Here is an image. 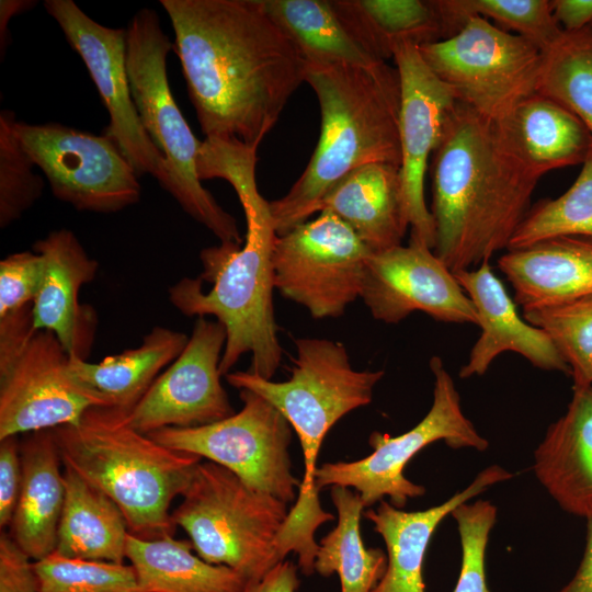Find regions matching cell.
<instances>
[{"label": "cell", "mask_w": 592, "mask_h": 592, "mask_svg": "<svg viewBox=\"0 0 592 592\" xmlns=\"http://www.w3.org/2000/svg\"><path fill=\"white\" fill-rule=\"evenodd\" d=\"M205 138L259 147L306 61L262 0H160Z\"/></svg>", "instance_id": "1"}, {"label": "cell", "mask_w": 592, "mask_h": 592, "mask_svg": "<svg viewBox=\"0 0 592 592\" xmlns=\"http://www.w3.org/2000/svg\"><path fill=\"white\" fill-rule=\"evenodd\" d=\"M433 252L452 272L509 244L540 179L502 124L456 102L431 157Z\"/></svg>", "instance_id": "2"}, {"label": "cell", "mask_w": 592, "mask_h": 592, "mask_svg": "<svg viewBox=\"0 0 592 592\" xmlns=\"http://www.w3.org/2000/svg\"><path fill=\"white\" fill-rule=\"evenodd\" d=\"M257 160L253 155L239 153L220 169V179L232 186L244 213L243 243L220 242L203 249V272L172 285L169 300L185 316H214L223 325L221 376L249 353L252 361L248 371L271 379L283 351L273 308L272 254L277 235L269 202L258 191Z\"/></svg>", "instance_id": "3"}, {"label": "cell", "mask_w": 592, "mask_h": 592, "mask_svg": "<svg viewBox=\"0 0 592 592\" xmlns=\"http://www.w3.org/2000/svg\"><path fill=\"white\" fill-rule=\"evenodd\" d=\"M305 82L318 99L320 134L297 181L269 202L277 236L318 213L326 193L354 169L375 162L401 166L396 67L306 64Z\"/></svg>", "instance_id": "4"}, {"label": "cell", "mask_w": 592, "mask_h": 592, "mask_svg": "<svg viewBox=\"0 0 592 592\" xmlns=\"http://www.w3.org/2000/svg\"><path fill=\"white\" fill-rule=\"evenodd\" d=\"M291 377L273 382L250 371L229 372L225 378L237 389L251 390L272 403L295 430L304 457V478L295 505L289 509L278 533L281 555L294 553L300 565L314 562L318 543L316 530L333 521L325 511L316 487L317 458L330 429L345 414L372 401L384 371H356L341 342L318 338L294 341Z\"/></svg>", "instance_id": "5"}, {"label": "cell", "mask_w": 592, "mask_h": 592, "mask_svg": "<svg viewBox=\"0 0 592 592\" xmlns=\"http://www.w3.org/2000/svg\"><path fill=\"white\" fill-rule=\"evenodd\" d=\"M52 430L64 466L118 505L129 534L173 536L171 503L190 486L201 457L160 444L111 408H91L77 424Z\"/></svg>", "instance_id": "6"}, {"label": "cell", "mask_w": 592, "mask_h": 592, "mask_svg": "<svg viewBox=\"0 0 592 592\" xmlns=\"http://www.w3.org/2000/svg\"><path fill=\"white\" fill-rule=\"evenodd\" d=\"M173 44L157 12L144 8L126 29V68L134 104L144 129L164 157L168 186L180 206L221 243L242 244L237 220L202 185L196 159L202 145L178 107L167 75Z\"/></svg>", "instance_id": "7"}, {"label": "cell", "mask_w": 592, "mask_h": 592, "mask_svg": "<svg viewBox=\"0 0 592 592\" xmlns=\"http://www.w3.org/2000/svg\"><path fill=\"white\" fill-rule=\"evenodd\" d=\"M182 498L172 511L173 522L205 561L229 567L249 581L283 561L276 539L289 511L286 502L249 488L209 460L198 464Z\"/></svg>", "instance_id": "8"}, {"label": "cell", "mask_w": 592, "mask_h": 592, "mask_svg": "<svg viewBox=\"0 0 592 592\" xmlns=\"http://www.w3.org/2000/svg\"><path fill=\"white\" fill-rule=\"evenodd\" d=\"M56 335L33 326L32 305L0 317V440L77 424L101 401L68 369Z\"/></svg>", "instance_id": "9"}, {"label": "cell", "mask_w": 592, "mask_h": 592, "mask_svg": "<svg viewBox=\"0 0 592 592\" xmlns=\"http://www.w3.org/2000/svg\"><path fill=\"white\" fill-rule=\"evenodd\" d=\"M419 52L458 102L492 122H506L536 92L540 48L485 18L470 16L458 32Z\"/></svg>", "instance_id": "10"}, {"label": "cell", "mask_w": 592, "mask_h": 592, "mask_svg": "<svg viewBox=\"0 0 592 592\" xmlns=\"http://www.w3.org/2000/svg\"><path fill=\"white\" fill-rule=\"evenodd\" d=\"M434 376L433 402L425 417L412 429L398 436L373 432L369 445L373 452L355 462L325 463L317 469L318 491L326 487L342 486L360 493L365 508L388 497L401 509L407 501L421 497L425 488L405 477L409 460L421 449L436 441L451 448H474L482 452L488 441L464 414L455 383L440 356L430 360Z\"/></svg>", "instance_id": "11"}, {"label": "cell", "mask_w": 592, "mask_h": 592, "mask_svg": "<svg viewBox=\"0 0 592 592\" xmlns=\"http://www.w3.org/2000/svg\"><path fill=\"white\" fill-rule=\"evenodd\" d=\"M240 411L194 428H164L148 435L160 444L206 458L234 473L249 488L286 503L300 481L292 473V426L260 395L240 389Z\"/></svg>", "instance_id": "12"}, {"label": "cell", "mask_w": 592, "mask_h": 592, "mask_svg": "<svg viewBox=\"0 0 592 592\" xmlns=\"http://www.w3.org/2000/svg\"><path fill=\"white\" fill-rule=\"evenodd\" d=\"M372 252L335 215L321 212L275 239L274 287L316 318H337L361 297Z\"/></svg>", "instance_id": "13"}, {"label": "cell", "mask_w": 592, "mask_h": 592, "mask_svg": "<svg viewBox=\"0 0 592 592\" xmlns=\"http://www.w3.org/2000/svg\"><path fill=\"white\" fill-rule=\"evenodd\" d=\"M15 130L56 198L95 213H115L139 201L138 175L105 134L22 121Z\"/></svg>", "instance_id": "14"}, {"label": "cell", "mask_w": 592, "mask_h": 592, "mask_svg": "<svg viewBox=\"0 0 592 592\" xmlns=\"http://www.w3.org/2000/svg\"><path fill=\"white\" fill-rule=\"evenodd\" d=\"M44 7L81 57L98 89L110 116L105 135L138 177L150 174L166 190L169 180L164 157L144 129L130 93L126 30L101 25L71 0H46Z\"/></svg>", "instance_id": "15"}, {"label": "cell", "mask_w": 592, "mask_h": 592, "mask_svg": "<svg viewBox=\"0 0 592 592\" xmlns=\"http://www.w3.org/2000/svg\"><path fill=\"white\" fill-rule=\"evenodd\" d=\"M226 331L220 322L197 317L180 355L126 414L135 430L149 434L164 428H194L235 413L220 383Z\"/></svg>", "instance_id": "16"}, {"label": "cell", "mask_w": 592, "mask_h": 592, "mask_svg": "<svg viewBox=\"0 0 592 592\" xmlns=\"http://www.w3.org/2000/svg\"><path fill=\"white\" fill-rule=\"evenodd\" d=\"M399 75L400 174L410 239L434 248V223L424 196L429 160L457 100L449 86L428 66L419 46L399 42L392 48Z\"/></svg>", "instance_id": "17"}, {"label": "cell", "mask_w": 592, "mask_h": 592, "mask_svg": "<svg viewBox=\"0 0 592 592\" xmlns=\"http://www.w3.org/2000/svg\"><path fill=\"white\" fill-rule=\"evenodd\" d=\"M361 298L376 320L398 323L414 311L442 322L478 325L474 304L454 273L417 240L369 255Z\"/></svg>", "instance_id": "18"}, {"label": "cell", "mask_w": 592, "mask_h": 592, "mask_svg": "<svg viewBox=\"0 0 592 592\" xmlns=\"http://www.w3.org/2000/svg\"><path fill=\"white\" fill-rule=\"evenodd\" d=\"M44 259V276L32 304L33 326L53 332L70 357L87 360L96 325L90 306L80 305V288L93 281L99 263L68 229L50 231L33 244Z\"/></svg>", "instance_id": "19"}, {"label": "cell", "mask_w": 592, "mask_h": 592, "mask_svg": "<svg viewBox=\"0 0 592 592\" xmlns=\"http://www.w3.org/2000/svg\"><path fill=\"white\" fill-rule=\"evenodd\" d=\"M470 298L478 316L481 334L473 345L460 378L483 375L503 352H514L534 366L570 374V368L548 334L523 320L516 304L494 275L489 260L475 269L453 272Z\"/></svg>", "instance_id": "20"}, {"label": "cell", "mask_w": 592, "mask_h": 592, "mask_svg": "<svg viewBox=\"0 0 592 592\" xmlns=\"http://www.w3.org/2000/svg\"><path fill=\"white\" fill-rule=\"evenodd\" d=\"M512 477L511 471L494 464L481 470L465 489L426 510L408 512L382 500L376 510L364 511L387 549L386 571L372 592H425L423 561L431 537L443 519L462 503Z\"/></svg>", "instance_id": "21"}, {"label": "cell", "mask_w": 592, "mask_h": 592, "mask_svg": "<svg viewBox=\"0 0 592 592\" xmlns=\"http://www.w3.org/2000/svg\"><path fill=\"white\" fill-rule=\"evenodd\" d=\"M533 470L563 511L592 520V386L573 389L535 449Z\"/></svg>", "instance_id": "22"}, {"label": "cell", "mask_w": 592, "mask_h": 592, "mask_svg": "<svg viewBox=\"0 0 592 592\" xmlns=\"http://www.w3.org/2000/svg\"><path fill=\"white\" fill-rule=\"evenodd\" d=\"M344 221L372 253L401 244L409 227L400 167L375 162L354 169L320 202Z\"/></svg>", "instance_id": "23"}, {"label": "cell", "mask_w": 592, "mask_h": 592, "mask_svg": "<svg viewBox=\"0 0 592 592\" xmlns=\"http://www.w3.org/2000/svg\"><path fill=\"white\" fill-rule=\"evenodd\" d=\"M498 267L523 310L592 295V240L558 237L506 250Z\"/></svg>", "instance_id": "24"}, {"label": "cell", "mask_w": 592, "mask_h": 592, "mask_svg": "<svg viewBox=\"0 0 592 592\" xmlns=\"http://www.w3.org/2000/svg\"><path fill=\"white\" fill-rule=\"evenodd\" d=\"M22 481L9 535L33 561L53 554L65 502L64 471L53 430L20 443Z\"/></svg>", "instance_id": "25"}, {"label": "cell", "mask_w": 592, "mask_h": 592, "mask_svg": "<svg viewBox=\"0 0 592 592\" xmlns=\"http://www.w3.org/2000/svg\"><path fill=\"white\" fill-rule=\"evenodd\" d=\"M189 337L166 327H155L139 346L109 355L99 363L69 357L71 377L98 398L103 408L128 414L140 401L163 367L183 351Z\"/></svg>", "instance_id": "26"}, {"label": "cell", "mask_w": 592, "mask_h": 592, "mask_svg": "<svg viewBox=\"0 0 592 592\" xmlns=\"http://www.w3.org/2000/svg\"><path fill=\"white\" fill-rule=\"evenodd\" d=\"M65 502L54 553L69 558L124 562L125 516L103 491L65 467Z\"/></svg>", "instance_id": "27"}, {"label": "cell", "mask_w": 592, "mask_h": 592, "mask_svg": "<svg viewBox=\"0 0 592 592\" xmlns=\"http://www.w3.org/2000/svg\"><path fill=\"white\" fill-rule=\"evenodd\" d=\"M527 166L540 178L556 169L582 164L592 135L572 112L537 92L524 99L502 123Z\"/></svg>", "instance_id": "28"}, {"label": "cell", "mask_w": 592, "mask_h": 592, "mask_svg": "<svg viewBox=\"0 0 592 592\" xmlns=\"http://www.w3.org/2000/svg\"><path fill=\"white\" fill-rule=\"evenodd\" d=\"M191 542L164 536H127L126 559L143 592H243L249 580L236 570L213 565L193 553Z\"/></svg>", "instance_id": "29"}, {"label": "cell", "mask_w": 592, "mask_h": 592, "mask_svg": "<svg viewBox=\"0 0 592 592\" xmlns=\"http://www.w3.org/2000/svg\"><path fill=\"white\" fill-rule=\"evenodd\" d=\"M354 39L376 59L399 42L418 46L446 37L436 0H331Z\"/></svg>", "instance_id": "30"}, {"label": "cell", "mask_w": 592, "mask_h": 592, "mask_svg": "<svg viewBox=\"0 0 592 592\" xmlns=\"http://www.w3.org/2000/svg\"><path fill=\"white\" fill-rule=\"evenodd\" d=\"M267 14L297 47L306 64L373 68L383 62L350 34L331 0H262Z\"/></svg>", "instance_id": "31"}, {"label": "cell", "mask_w": 592, "mask_h": 592, "mask_svg": "<svg viewBox=\"0 0 592 592\" xmlns=\"http://www.w3.org/2000/svg\"><path fill=\"white\" fill-rule=\"evenodd\" d=\"M330 496L338 523L321 540L315 560V572L322 577L337 573L341 592H372L387 568V555L380 548H366L360 531L365 509L358 492L331 486Z\"/></svg>", "instance_id": "32"}, {"label": "cell", "mask_w": 592, "mask_h": 592, "mask_svg": "<svg viewBox=\"0 0 592 592\" xmlns=\"http://www.w3.org/2000/svg\"><path fill=\"white\" fill-rule=\"evenodd\" d=\"M542 54L536 92L572 112L592 135V25L562 31Z\"/></svg>", "instance_id": "33"}, {"label": "cell", "mask_w": 592, "mask_h": 592, "mask_svg": "<svg viewBox=\"0 0 592 592\" xmlns=\"http://www.w3.org/2000/svg\"><path fill=\"white\" fill-rule=\"evenodd\" d=\"M558 237L592 240V148L576 181L563 194L542 200L531 207L508 250L527 248Z\"/></svg>", "instance_id": "34"}, {"label": "cell", "mask_w": 592, "mask_h": 592, "mask_svg": "<svg viewBox=\"0 0 592 592\" xmlns=\"http://www.w3.org/2000/svg\"><path fill=\"white\" fill-rule=\"evenodd\" d=\"M446 38L458 32L470 16H481L502 30L532 42L540 50L562 33L554 18L550 0H436Z\"/></svg>", "instance_id": "35"}, {"label": "cell", "mask_w": 592, "mask_h": 592, "mask_svg": "<svg viewBox=\"0 0 592 592\" xmlns=\"http://www.w3.org/2000/svg\"><path fill=\"white\" fill-rule=\"evenodd\" d=\"M523 317L551 339L570 368L573 389L592 386V295L523 310Z\"/></svg>", "instance_id": "36"}, {"label": "cell", "mask_w": 592, "mask_h": 592, "mask_svg": "<svg viewBox=\"0 0 592 592\" xmlns=\"http://www.w3.org/2000/svg\"><path fill=\"white\" fill-rule=\"evenodd\" d=\"M41 592H143L133 566L53 553L33 561Z\"/></svg>", "instance_id": "37"}, {"label": "cell", "mask_w": 592, "mask_h": 592, "mask_svg": "<svg viewBox=\"0 0 592 592\" xmlns=\"http://www.w3.org/2000/svg\"><path fill=\"white\" fill-rule=\"evenodd\" d=\"M15 114L0 112V227L19 219L42 196L44 181L15 130Z\"/></svg>", "instance_id": "38"}, {"label": "cell", "mask_w": 592, "mask_h": 592, "mask_svg": "<svg viewBox=\"0 0 592 592\" xmlns=\"http://www.w3.org/2000/svg\"><path fill=\"white\" fill-rule=\"evenodd\" d=\"M459 533L462 563L453 592H490L486 580V549L497 521V508L488 500L462 503L451 513Z\"/></svg>", "instance_id": "39"}, {"label": "cell", "mask_w": 592, "mask_h": 592, "mask_svg": "<svg viewBox=\"0 0 592 592\" xmlns=\"http://www.w3.org/2000/svg\"><path fill=\"white\" fill-rule=\"evenodd\" d=\"M44 276V259L33 251L11 253L0 261V317L32 305Z\"/></svg>", "instance_id": "40"}, {"label": "cell", "mask_w": 592, "mask_h": 592, "mask_svg": "<svg viewBox=\"0 0 592 592\" xmlns=\"http://www.w3.org/2000/svg\"><path fill=\"white\" fill-rule=\"evenodd\" d=\"M22 481V464L18 436L0 440V527L10 526Z\"/></svg>", "instance_id": "41"}, {"label": "cell", "mask_w": 592, "mask_h": 592, "mask_svg": "<svg viewBox=\"0 0 592 592\" xmlns=\"http://www.w3.org/2000/svg\"><path fill=\"white\" fill-rule=\"evenodd\" d=\"M0 592H41L33 560L19 548L8 532L0 535Z\"/></svg>", "instance_id": "42"}, {"label": "cell", "mask_w": 592, "mask_h": 592, "mask_svg": "<svg viewBox=\"0 0 592 592\" xmlns=\"http://www.w3.org/2000/svg\"><path fill=\"white\" fill-rule=\"evenodd\" d=\"M298 587L297 566L283 560L263 578L249 581L243 592H296Z\"/></svg>", "instance_id": "43"}, {"label": "cell", "mask_w": 592, "mask_h": 592, "mask_svg": "<svg viewBox=\"0 0 592 592\" xmlns=\"http://www.w3.org/2000/svg\"><path fill=\"white\" fill-rule=\"evenodd\" d=\"M550 5L562 31L577 32L592 25V0H551Z\"/></svg>", "instance_id": "44"}, {"label": "cell", "mask_w": 592, "mask_h": 592, "mask_svg": "<svg viewBox=\"0 0 592 592\" xmlns=\"http://www.w3.org/2000/svg\"><path fill=\"white\" fill-rule=\"evenodd\" d=\"M557 592H592V520L587 521L585 548L581 562L569 582Z\"/></svg>", "instance_id": "45"}, {"label": "cell", "mask_w": 592, "mask_h": 592, "mask_svg": "<svg viewBox=\"0 0 592 592\" xmlns=\"http://www.w3.org/2000/svg\"><path fill=\"white\" fill-rule=\"evenodd\" d=\"M35 2L24 1V0H1L0 1V44H1V56H3V50L8 45V24L12 16L26 11Z\"/></svg>", "instance_id": "46"}]
</instances>
